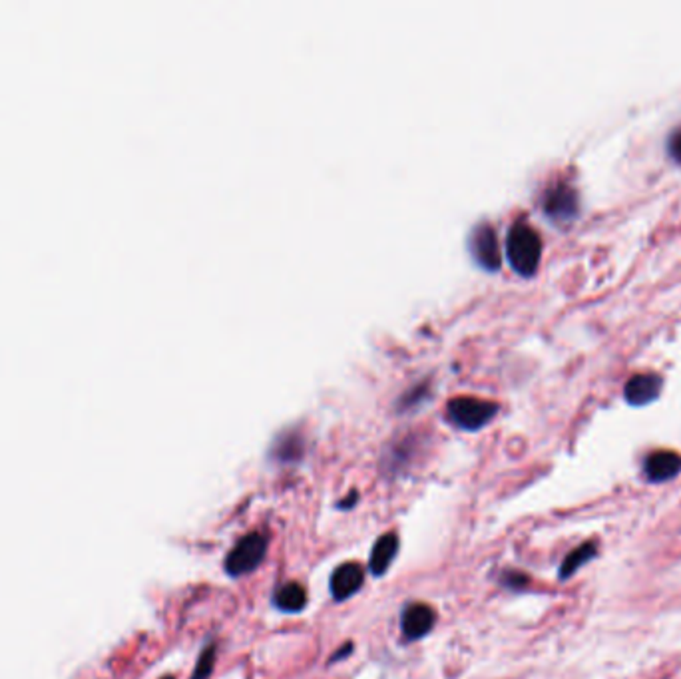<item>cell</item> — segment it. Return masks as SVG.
Masks as SVG:
<instances>
[{
  "label": "cell",
  "instance_id": "2",
  "mask_svg": "<svg viewBox=\"0 0 681 679\" xmlns=\"http://www.w3.org/2000/svg\"><path fill=\"white\" fill-rule=\"evenodd\" d=\"M269 548V536L265 532H249L235 544V546L227 552L224 560L226 574L232 578H241L256 572L257 568L264 564Z\"/></svg>",
  "mask_w": 681,
  "mask_h": 679
},
{
  "label": "cell",
  "instance_id": "7",
  "mask_svg": "<svg viewBox=\"0 0 681 679\" xmlns=\"http://www.w3.org/2000/svg\"><path fill=\"white\" fill-rule=\"evenodd\" d=\"M365 584V568L359 562H345L337 566L331 574L329 591L335 602H347Z\"/></svg>",
  "mask_w": 681,
  "mask_h": 679
},
{
  "label": "cell",
  "instance_id": "9",
  "mask_svg": "<svg viewBox=\"0 0 681 679\" xmlns=\"http://www.w3.org/2000/svg\"><path fill=\"white\" fill-rule=\"evenodd\" d=\"M399 548H401V542H399V536L394 532H385L379 536L373 544V548H371L369 572L373 574L375 578H383V576L389 572V568L393 566L394 558H397Z\"/></svg>",
  "mask_w": 681,
  "mask_h": 679
},
{
  "label": "cell",
  "instance_id": "16",
  "mask_svg": "<svg viewBox=\"0 0 681 679\" xmlns=\"http://www.w3.org/2000/svg\"><path fill=\"white\" fill-rule=\"evenodd\" d=\"M498 582H501L502 588L510 590V591H520V590H524L530 586L528 574L520 572V570H504L501 574V580Z\"/></svg>",
  "mask_w": 681,
  "mask_h": 679
},
{
  "label": "cell",
  "instance_id": "10",
  "mask_svg": "<svg viewBox=\"0 0 681 679\" xmlns=\"http://www.w3.org/2000/svg\"><path fill=\"white\" fill-rule=\"evenodd\" d=\"M662 377L655 373H641L631 377L628 383H625L624 389V397L633 407H644L654 402L662 393Z\"/></svg>",
  "mask_w": 681,
  "mask_h": 679
},
{
  "label": "cell",
  "instance_id": "20",
  "mask_svg": "<svg viewBox=\"0 0 681 679\" xmlns=\"http://www.w3.org/2000/svg\"><path fill=\"white\" fill-rule=\"evenodd\" d=\"M353 650H355L353 644H351V642H347L343 647H339V650L331 655V661H329V663H331V666H333V663H337V661H343L345 658H349V655L353 653Z\"/></svg>",
  "mask_w": 681,
  "mask_h": 679
},
{
  "label": "cell",
  "instance_id": "19",
  "mask_svg": "<svg viewBox=\"0 0 681 679\" xmlns=\"http://www.w3.org/2000/svg\"><path fill=\"white\" fill-rule=\"evenodd\" d=\"M359 499H361V494L357 491H351L349 494L345 496V499H340L337 502V508L339 510H353L359 504Z\"/></svg>",
  "mask_w": 681,
  "mask_h": 679
},
{
  "label": "cell",
  "instance_id": "21",
  "mask_svg": "<svg viewBox=\"0 0 681 679\" xmlns=\"http://www.w3.org/2000/svg\"><path fill=\"white\" fill-rule=\"evenodd\" d=\"M162 679H173V677H172V675H164Z\"/></svg>",
  "mask_w": 681,
  "mask_h": 679
},
{
  "label": "cell",
  "instance_id": "14",
  "mask_svg": "<svg viewBox=\"0 0 681 679\" xmlns=\"http://www.w3.org/2000/svg\"><path fill=\"white\" fill-rule=\"evenodd\" d=\"M410 456H413V448L409 446V440H402L399 445H393L389 448V453L385 454L383 459V470L386 475H394V472H401L407 467Z\"/></svg>",
  "mask_w": 681,
  "mask_h": 679
},
{
  "label": "cell",
  "instance_id": "4",
  "mask_svg": "<svg viewBox=\"0 0 681 679\" xmlns=\"http://www.w3.org/2000/svg\"><path fill=\"white\" fill-rule=\"evenodd\" d=\"M542 210L546 216L552 221H556V224H570V221H574L578 213H580L578 192L572 186L564 184V181H558V184L546 189L542 197Z\"/></svg>",
  "mask_w": 681,
  "mask_h": 679
},
{
  "label": "cell",
  "instance_id": "8",
  "mask_svg": "<svg viewBox=\"0 0 681 679\" xmlns=\"http://www.w3.org/2000/svg\"><path fill=\"white\" fill-rule=\"evenodd\" d=\"M305 456V437L297 429H285L269 446V459L277 464H297Z\"/></svg>",
  "mask_w": 681,
  "mask_h": 679
},
{
  "label": "cell",
  "instance_id": "1",
  "mask_svg": "<svg viewBox=\"0 0 681 679\" xmlns=\"http://www.w3.org/2000/svg\"><path fill=\"white\" fill-rule=\"evenodd\" d=\"M506 256L520 275H532L542 257V240L526 219H518L506 233Z\"/></svg>",
  "mask_w": 681,
  "mask_h": 679
},
{
  "label": "cell",
  "instance_id": "13",
  "mask_svg": "<svg viewBox=\"0 0 681 679\" xmlns=\"http://www.w3.org/2000/svg\"><path fill=\"white\" fill-rule=\"evenodd\" d=\"M598 554V544L596 542H585L582 546H578L576 550L570 552V554L564 558V562L560 566V580H568L570 576H574L584 564H588L590 560L596 558Z\"/></svg>",
  "mask_w": 681,
  "mask_h": 679
},
{
  "label": "cell",
  "instance_id": "5",
  "mask_svg": "<svg viewBox=\"0 0 681 679\" xmlns=\"http://www.w3.org/2000/svg\"><path fill=\"white\" fill-rule=\"evenodd\" d=\"M469 246L482 267H486V270L501 267V243H498V233L490 221H478L472 227Z\"/></svg>",
  "mask_w": 681,
  "mask_h": 679
},
{
  "label": "cell",
  "instance_id": "18",
  "mask_svg": "<svg viewBox=\"0 0 681 679\" xmlns=\"http://www.w3.org/2000/svg\"><path fill=\"white\" fill-rule=\"evenodd\" d=\"M668 152H670V157H671L673 162L681 164V126L670 136Z\"/></svg>",
  "mask_w": 681,
  "mask_h": 679
},
{
  "label": "cell",
  "instance_id": "3",
  "mask_svg": "<svg viewBox=\"0 0 681 679\" xmlns=\"http://www.w3.org/2000/svg\"><path fill=\"white\" fill-rule=\"evenodd\" d=\"M498 413L494 401L477 397V394H458L447 402V416L450 423L464 431H478L490 423Z\"/></svg>",
  "mask_w": 681,
  "mask_h": 679
},
{
  "label": "cell",
  "instance_id": "12",
  "mask_svg": "<svg viewBox=\"0 0 681 679\" xmlns=\"http://www.w3.org/2000/svg\"><path fill=\"white\" fill-rule=\"evenodd\" d=\"M272 602L279 612L299 614L307 607V602H309L307 590L303 584L299 582H285L281 586L275 588Z\"/></svg>",
  "mask_w": 681,
  "mask_h": 679
},
{
  "label": "cell",
  "instance_id": "11",
  "mask_svg": "<svg viewBox=\"0 0 681 679\" xmlns=\"http://www.w3.org/2000/svg\"><path fill=\"white\" fill-rule=\"evenodd\" d=\"M644 472L649 483H668L681 472V456L671 450H657L646 459Z\"/></svg>",
  "mask_w": 681,
  "mask_h": 679
},
{
  "label": "cell",
  "instance_id": "6",
  "mask_svg": "<svg viewBox=\"0 0 681 679\" xmlns=\"http://www.w3.org/2000/svg\"><path fill=\"white\" fill-rule=\"evenodd\" d=\"M434 623H437V612L429 604L410 602L402 607L401 634L407 642H418V639L429 636Z\"/></svg>",
  "mask_w": 681,
  "mask_h": 679
},
{
  "label": "cell",
  "instance_id": "17",
  "mask_svg": "<svg viewBox=\"0 0 681 679\" xmlns=\"http://www.w3.org/2000/svg\"><path fill=\"white\" fill-rule=\"evenodd\" d=\"M425 391H426V383L417 385L415 389H410L409 393L402 394L401 401H399V407H401V408H407V407H410V405H415V402H418V401L423 399V393H425Z\"/></svg>",
  "mask_w": 681,
  "mask_h": 679
},
{
  "label": "cell",
  "instance_id": "15",
  "mask_svg": "<svg viewBox=\"0 0 681 679\" xmlns=\"http://www.w3.org/2000/svg\"><path fill=\"white\" fill-rule=\"evenodd\" d=\"M216 655H218V644L210 642L197 655L195 668L192 671V679H210L213 674V666H216Z\"/></svg>",
  "mask_w": 681,
  "mask_h": 679
}]
</instances>
